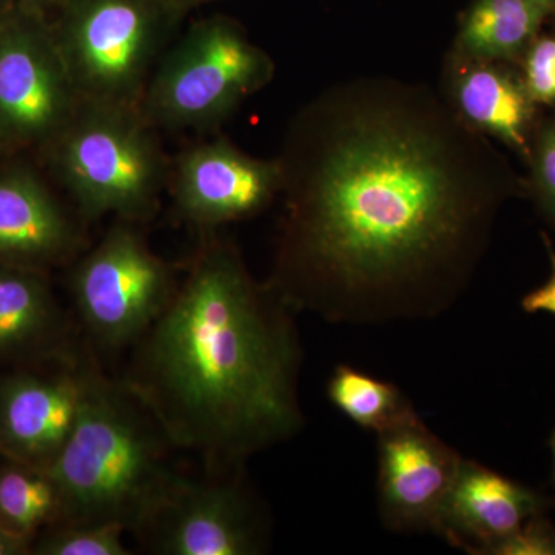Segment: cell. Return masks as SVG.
<instances>
[{"label":"cell","instance_id":"cell-1","mask_svg":"<svg viewBox=\"0 0 555 555\" xmlns=\"http://www.w3.org/2000/svg\"><path fill=\"white\" fill-rule=\"evenodd\" d=\"M269 286L331 324L434 320L466 294L524 177L437 91L335 83L295 113L275 156Z\"/></svg>","mask_w":555,"mask_h":555},{"label":"cell","instance_id":"cell-2","mask_svg":"<svg viewBox=\"0 0 555 555\" xmlns=\"http://www.w3.org/2000/svg\"><path fill=\"white\" fill-rule=\"evenodd\" d=\"M295 315L232 241L201 230L169 305L131 346L124 386L207 474L240 469L305 427Z\"/></svg>","mask_w":555,"mask_h":555},{"label":"cell","instance_id":"cell-3","mask_svg":"<svg viewBox=\"0 0 555 555\" xmlns=\"http://www.w3.org/2000/svg\"><path fill=\"white\" fill-rule=\"evenodd\" d=\"M75 426L49 467L56 524L116 525L134 532L169 485L173 448L147 408L82 353Z\"/></svg>","mask_w":555,"mask_h":555},{"label":"cell","instance_id":"cell-4","mask_svg":"<svg viewBox=\"0 0 555 555\" xmlns=\"http://www.w3.org/2000/svg\"><path fill=\"white\" fill-rule=\"evenodd\" d=\"M141 108L80 101L49 144L51 164L86 219L155 217L170 166Z\"/></svg>","mask_w":555,"mask_h":555},{"label":"cell","instance_id":"cell-5","mask_svg":"<svg viewBox=\"0 0 555 555\" xmlns=\"http://www.w3.org/2000/svg\"><path fill=\"white\" fill-rule=\"evenodd\" d=\"M188 13L175 0H64L51 30L80 101L141 108Z\"/></svg>","mask_w":555,"mask_h":555},{"label":"cell","instance_id":"cell-6","mask_svg":"<svg viewBox=\"0 0 555 555\" xmlns=\"http://www.w3.org/2000/svg\"><path fill=\"white\" fill-rule=\"evenodd\" d=\"M275 62L232 17L193 22L150 79L141 113L156 130L221 126L275 78Z\"/></svg>","mask_w":555,"mask_h":555},{"label":"cell","instance_id":"cell-7","mask_svg":"<svg viewBox=\"0 0 555 555\" xmlns=\"http://www.w3.org/2000/svg\"><path fill=\"white\" fill-rule=\"evenodd\" d=\"M116 219L72 276L76 310L94 345L105 350L133 346L167 308L178 278L139 233Z\"/></svg>","mask_w":555,"mask_h":555},{"label":"cell","instance_id":"cell-8","mask_svg":"<svg viewBox=\"0 0 555 555\" xmlns=\"http://www.w3.org/2000/svg\"><path fill=\"white\" fill-rule=\"evenodd\" d=\"M133 534L153 554L257 555L268 547L269 521L243 467L203 480L177 473Z\"/></svg>","mask_w":555,"mask_h":555},{"label":"cell","instance_id":"cell-9","mask_svg":"<svg viewBox=\"0 0 555 555\" xmlns=\"http://www.w3.org/2000/svg\"><path fill=\"white\" fill-rule=\"evenodd\" d=\"M79 104L42 16L27 10L0 22V144L49 145Z\"/></svg>","mask_w":555,"mask_h":555},{"label":"cell","instance_id":"cell-10","mask_svg":"<svg viewBox=\"0 0 555 555\" xmlns=\"http://www.w3.org/2000/svg\"><path fill=\"white\" fill-rule=\"evenodd\" d=\"M169 189L182 221L201 230L258 217L276 203V159L248 155L225 138L184 150L170 169Z\"/></svg>","mask_w":555,"mask_h":555},{"label":"cell","instance_id":"cell-11","mask_svg":"<svg viewBox=\"0 0 555 555\" xmlns=\"http://www.w3.org/2000/svg\"><path fill=\"white\" fill-rule=\"evenodd\" d=\"M378 507L393 532H436L463 456L416 415L378 434Z\"/></svg>","mask_w":555,"mask_h":555},{"label":"cell","instance_id":"cell-12","mask_svg":"<svg viewBox=\"0 0 555 555\" xmlns=\"http://www.w3.org/2000/svg\"><path fill=\"white\" fill-rule=\"evenodd\" d=\"M78 360L60 371L14 369L0 378V455L49 470L75 426L80 403Z\"/></svg>","mask_w":555,"mask_h":555},{"label":"cell","instance_id":"cell-13","mask_svg":"<svg viewBox=\"0 0 555 555\" xmlns=\"http://www.w3.org/2000/svg\"><path fill=\"white\" fill-rule=\"evenodd\" d=\"M440 82V96L467 129L505 145L525 164L545 108L529 96L517 65L448 50Z\"/></svg>","mask_w":555,"mask_h":555},{"label":"cell","instance_id":"cell-14","mask_svg":"<svg viewBox=\"0 0 555 555\" xmlns=\"http://www.w3.org/2000/svg\"><path fill=\"white\" fill-rule=\"evenodd\" d=\"M551 509H555V499L463 459L434 534L467 554L489 555L529 518Z\"/></svg>","mask_w":555,"mask_h":555},{"label":"cell","instance_id":"cell-15","mask_svg":"<svg viewBox=\"0 0 555 555\" xmlns=\"http://www.w3.org/2000/svg\"><path fill=\"white\" fill-rule=\"evenodd\" d=\"M82 236L33 171H0V264L46 272L75 257Z\"/></svg>","mask_w":555,"mask_h":555},{"label":"cell","instance_id":"cell-16","mask_svg":"<svg viewBox=\"0 0 555 555\" xmlns=\"http://www.w3.org/2000/svg\"><path fill=\"white\" fill-rule=\"evenodd\" d=\"M67 318L46 272L0 264V366L75 361Z\"/></svg>","mask_w":555,"mask_h":555},{"label":"cell","instance_id":"cell-17","mask_svg":"<svg viewBox=\"0 0 555 555\" xmlns=\"http://www.w3.org/2000/svg\"><path fill=\"white\" fill-rule=\"evenodd\" d=\"M554 16L555 0H470L449 51L517 65Z\"/></svg>","mask_w":555,"mask_h":555},{"label":"cell","instance_id":"cell-18","mask_svg":"<svg viewBox=\"0 0 555 555\" xmlns=\"http://www.w3.org/2000/svg\"><path fill=\"white\" fill-rule=\"evenodd\" d=\"M327 397L350 422L377 436L418 415L396 385L347 364L335 369Z\"/></svg>","mask_w":555,"mask_h":555},{"label":"cell","instance_id":"cell-19","mask_svg":"<svg viewBox=\"0 0 555 555\" xmlns=\"http://www.w3.org/2000/svg\"><path fill=\"white\" fill-rule=\"evenodd\" d=\"M60 518V496L47 470L7 462L0 467V525L35 542Z\"/></svg>","mask_w":555,"mask_h":555},{"label":"cell","instance_id":"cell-20","mask_svg":"<svg viewBox=\"0 0 555 555\" xmlns=\"http://www.w3.org/2000/svg\"><path fill=\"white\" fill-rule=\"evenodd\" d=\"M126 529L116 525L54 524L33 542L38 555H127Z\"/></svg>","mask_w":555,"mask_h":555},{"label":"cell","instance_id":"cell-21","mask_svg":"<svg viewBox=\"0 0 555 555\" xmlns=\"http://www.w3.org/2000/svg\"><path fill=\"white\" fill-rule=\"evenodd\" d=\"M525 166L524 198L555 229V108L540 118Z\"/></svg>","mask_w":555,"mask_h":555},{"label":"cell","instance_id":"cell-22","mask_svg":"<svg viewBox=\"0 0 555 555\" xmlns=\"http://www.w3.org/2000/svg\"><path fill=\"white\" fill-rule=\"evenodd\" d=\"M531 100L539 107L555 108V31H542L517 64Z\"/></svg>","mask_w":555,"mask_h":555},{"label":"cell","instance_id":"cell-23","mask_svg":"<svg viewBox=\"0 0 555 555\" xmlns=\"http://www.w3.org/2000/svg\"><path fill=\"white\" fill-rule=\"evenodd\" d=\"M489 555H555V525L546 514L529 518L514 534L492 547Z\"/></svg>","mask_w":555,"mask_h":555},{"label":"cell","instance_id":"cell-24","mask_svg":"<svg viewBox=\"0 0 555 555\" xmlns=\"http://www.w3.org/2000/svg\"><path fill=\"white\" fill-rule=\"evenodd\" d=\"M542 238L551 261V275L545 284L525 295L521 308L526 313H550L555 317V250L546 233H542Z\"/></svg>","mask_w":555,"mask_h":555},{"label":"cell","instance_id":"cell-25","mask_svg":"<svg viewBox=\"0 0 555 555\" xmlns=\"http://www.w3.org/2000/svg\"><path fill=\"white\" fill-rule=\"evenodd\" d=\"M30 540L13 534L0 525V555H24L31 553Z\"/></svg>","mask_w":555,"mask_h":555},{"label":"cell","instance_id":"cell-26","mask_svg":"<svg viewBox=\"0 0 555 555\" xmlns=\"http://www.w3.org/2000/svg\"><path fill=\"white\" fill-rule=\"evenodd\" d=\"M25 5V10L35 11V13H39V11L47 9H56L61 5L64 0H22Z\"/></svg>","mask_w":555,"mask_h":555},{"label":"cell","instance_id":"cell-27","mask_svg":"<svg viewBox=\"0 0 555 555\" xmlns=\"http://www.w3.org/2000/svg\"><path fill=\"white\" fill-rule=\"evenodd\" d=\"M178 5H181L184 10H192L195 7L204 5V3L215 2V0H175Z\"/></svg>","mask_w":555,"mask_h":555},{"label":"cell","instance_id":"cell-28","mask_svg":"<svg viewBox=\"0 0 555 555\" xmlns=\"http://www.w3.org/2000/svg\"><path fill=\"white\" fill-rule=\"evenodd\" d=\"M550 448H551V454H553V476H551V478H553V485L555 488V429H554L553 436H551Z\"/></svg>","mask_w":555,"mask_h":555},{"label":"cell","instance_id":"cell-29","mask_svg":"<svg viewBox=\"0 0 555 555\" xmlns=\"http://www.w3.org/2000/svg\"><path fill=\"white\" fill-rule=\"evenodd\" d=\"M551 22H553V24L555 25V16H554V20H553V21H551Z\"/></svg>","mask_w":555,"mask_h":555}]
</instances>
